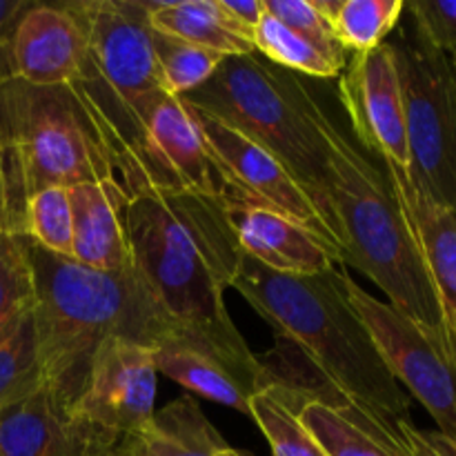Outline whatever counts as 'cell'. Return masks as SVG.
<instances>
[{"instance_id": "1", "label": "cell", "mask_w": 456, "mask_h": 456, "mask_svg": "<svg viewBox=\"0 0 456 456\" xmlns=\"http://www.w3.org/2000/svg\"><path fill=\"white\" fill-rule=\"evenodd\" d=\"M134 267L176 325L240 354L249 346L225 305L243 249L225 203L191 190L142 187L125 209Z\"/></svg>"}, {"instance_id": "2", "label": "cell", "mask_w": 456, "mask_h": 456, "mask_svg": "<svg viewBox=\"0 0 456 456\" xmlns=\"http://www.w3.org/2000/svg\"><path fill=\"white\" fill-rule=\"evenodd\" d=\"M34 272V328L43 383L65 410L87 386L92 363L111 338L159 347L174 330L145 281L101 272L22 239Z\"/></svg>"}, {"instance_id": "3", "label": "cell", "mask_w": 456, "mask_h": 456, "mask_svg": "<svg viewBox=\"0 0 456 456\" xmlns=\"http://www.w3.org/2000/svg\"><path fill=\"white\" fill-rule=\"evenodd\" d=\"M80 183L125 190L120 151L92 102L74 83L0 80V234L25 239L29 200Z\"/></svg>"}, {"instance_id": "4", "label": "cell", "mask_w": 456, "mask_h": 456, "mask_svg": "<svg viewBox=\"0 0 456 456\" xmlns=\"http://www.w3.org/2000/svg\"><path fill=\"white\" fill-rule=\"evenodd\" d=\"M232 288L346 399L386 421L408 419L403 392L359 312L347 301L341 270L316 276H288L243 256Z\"/></svg>"}, {"instance_id": "5", "label": "cell", "mask_w": 456, "mask_h": 456, "mask_svg": "<svg viewBox=\"0 0 456 456\" xmlns=\"http://www.w3.org/2000/svg\"><path fill=\"white\" fill-rule=\"evenodd\" d=\"M328 203L343 263L379 285L395 310L456 343L452 323L386 169L338 127L332 138Z\"/></svg>"}, {"instance_id": "6", "label": "cell", "mask_w": 456, "mask_h": 456, "mask_svg": "<svg viewBox=\"0 0 456 456\" xmlns=\"http://www.w3.org/2000/svg\"><path fill=\"white\" fill-rule=\"evenodd\" d=\"M181 98L270 151L337 234L328 203L337 125L298 74L272 65L256 52L227 56L208 83Z\"/></svg>"}, {"instance_id": "7", "label": "cell", "mask_w": 456, "mask_h": 456, "mask_svg": "<svg viewBox=\"0 0 456 456\" xmlns=\"http://www.w3.org/2000/svg\"><path fill=\"white\" fill-rule=\"evenodd\" d=\"M85 38L76 87L110 129L125 167V191L134 156L154 107L169 96L160 83L145 0H67Z\"/></svg>"}, {"instance_id": "8", "label": "cell", "mask_w": 456, "mask_h": 456, "mask_svg": "<svg viewBox=\"0 0 456 456\" xmlns=\"http://www.w3.org/2000/svg\"><path fill=\"white\" fill-rule=\"evenodd\" d=\"M392 47L403 89L410 174L430 199L456 212V69L452 58L428 43L412 22L401 29Z\"/></svg>"}, {"instance_id": "9", "label": "cell", "mask_w": 456, "mask_h": 456, "mask_svg": "<svg viewBox=\"0 0 456 456\" xmlns=\"http://www.w3.org/2000/svg\"><path fill=\"white\" fill-rule=\"evenodd\" d=\"M341 285L392 377L428 410L439 432L456 439V343L374 298L343 270Z\"/></svg>"}, {"instance_id": "10", "label": "cell", "mask_w": 456, "mask_h": 456, "mask_svg": "<svg viewBox=\"0 0 456 456\" xmlns=\"http://www.w3.org/2000/svg\"><path fill=\"white\" fill-rule=\"evenodd\" d=\"M187 105V102H185ZM190 107L196 125L212 154L216 172L223 181V203H249L288 216L319 236L325 245L341 256L338 236L330 223L321 216L319 208L305 190L294 181L292 174L261 145L249 141L230 125L214 116Z\"/></svg>"}, {"instance_id": "11", "label": "cell", "mask_w": 456, "mask_h": 456, "mask_svg": "<svg viewBox=\"0 0 456 456\" xmlns=\"http://www.w3.org/2000/svg\"><path fill=\"white\" fill-rule=\"evenodd\" d=\"M156 390L159 368L154 347L111 338L94 359L85 392L69 414L114 452L123 436L142 430L154 419Z\"/></svg>"}, {"instance_id": "12", "label": "cell", "mask_w": 456, "mask_h": 456, "mask_svg": "<svg viewBox=\"0 0 456 456\" xmlns=\"http://www.w3.org/2000/svg\"><path fill=\"white\" fill-rule=\"evenodd\" d=\"M338 98L350 116L361 150L374 154L381 163L410 169L403 89L390 40L347 61Z\"/></svg>"}, {"instance_id": "13", "label": "cell", "mask_w": 456, "mask_h": 456, "mask_svg": "<svg viewBox=\"0 0 456 456\" xmlns=\"http://www.w3.org/2000/svg\"><path fill=\"white\" fill-rule=\"evenodd\" d=\"M142 187L191 190L223 199V181L190 107L165 96L147 118L134 156L127 196Z\"/></svg>"}, {"instance_id": "14", "label": "cell", "mask_w": 456, "mask_h": 456, "mask_svg": "<svg viewBox=\"0 0 456 456\" xmlns=\"http://www.w3.org/2000/svg\"><path fill=\"white\" fill-rule=\"evenodd\" d=\"M156 368L185 390L243 414L267 386L265 365L254 352L240 354L181 325L156 347Z\"/></svg>"}, {"instance_id": "15", "label": "cell", "mask_w": 456, "mask_h": 456, "mask_svg": "<svg viewBox=\"0 0 456 456\" xmlns=\"http://www.w3.org/2000/svg\"><path fill=\"white\" fill-rule=\"evenodd\" d=\"M243 254L265 270L316 276L334 270L341 256L297 221L249 203H225Z\"/></svg>"}, {"instance_id": "16", "label": "cell", "mask_w": 456, "mask_h": 456, "mask_svg": "<svg viewBox=\"0 0 456 456\" xmlns=\"http://www.w3.org/2000/svg\"><path fill=\"white\" fill-rule=\"evenodd\" d=\"M13 74L31 85L76 83L85 61V38L67 3H40L18 22Z\"/></svg>"}, {"instance_id": "17", "label": "cell", "mask_w": 456, "mask_h": 456, "mask_svg": "<svg viewBox=\"0 0 456 456\" xmlns=\"http://www.w3.org/2000/svg\"><path fill=\"white\" fill-rule=\"evenodd\" d=\"M3 456H110L47 387L0 410Z\"/></svg>"}, {"instance_id": "18", "label": "cell", "mask_w": 456, "mask_h": 456, "mask_svg": "<svg viewBox=\"0 0 456 456\" xmlns=\"http://www.w3.org/2000/svg\"><path fill=\"white\" fill-rule=\"evenodd\" d=\"M69 200L74 216L71 258L101 272L136 270L125 223L129 196L123 185L80 183L69 187Z\"/></svg>"}, {"instance_id": "19", "label": "cell", "mask_w": 456, "mask_h": 456, "mask_svg": "<svg viewBox=\"0 0 456 456\" xmlns=\"http://www.w3.org/2000/svg\"><path fill=\"white\" fill-rule=\"evenodd\" d=\"M412 225L423 261L456 332V212L436 203L417 185L410 169L381 163Z\"/></svg>"}, {"instance_id": "20", "label": "cell", "mask_w": 456, "mask_h": 456, "mask_svg": "<svg viewBox=\"0 0 456 456\" xmlns=\"http://www.w3.org/2000/svg\"><path fill=\"white\" fill-rule=\"evenodd\" d=\"M230 448L191 395L154 414L142 430L123 436L111 456H221Z\"/></svg>"}, {"instance_id": "21", "label": "cell", "mask_w": 456, "mask_h": 456, "mask_svg": "<svg viewBox=\"0 0 456 456\" xmlns=\"http://www.w3.org/2000/svg\"><path fill=\"white\" fill-rule=\"evenodd\" d=\"M151 29L223 56L254 53L252 40L230 25L218 0H145Z\"/></svg>"}, {"instance_id": "22", "label": "cell", "mask_w": 456, "mask_h": 456, "mask_svg": "<svg viewBox=\"0 0 456 456\" xmlns=\"http://www.w3.org/2000/svg\"><path fill=\"white\" fill-rule=\"evenodd\" d=\"M403 12V0H337L330 22L347 53H363L386 43Z\"/></svg>"}, {"instance_id": "23", "label": "cell", "mask_w": 456, "mask_h": 456, "mask_svg": "<svg viewBox=\"0 0 456 456\" xmlns=\"http://www.w3.org/2000/svg\"><path fill=\"white\" fill-rule=\"evenodd\" d=\"M252 45L258 56L292 74H305L314 78H334L343 74L341 67L334 65L314 45L307 43L297 31L288 29L283 22L272 18L267 12L263 13L261 22L254 29Z\"/></svg>"}, {"instance_id": "24", "label": "cell", "mask_w": 456, "mask_h": 456, "mask_svg": "<svg viewBox=\"0 0 456 456\" xmlns=\"http://www.w3.org/2000/svg\"><path fill=\"white\" fill-rule=\"evenodd\" d=\"M160 83L169 96H185L208 83L227 56L151 29Z\"/></svg>"}, {"instance_id": "25", "label": "cell", "mask_w": 456, "mask_h": 456, "mask_svg": "<svg viewBox=\"0 0 456 456\" xmlns=\"http://www.w3.org/2000/svg\"><path fill=\"white\" fill-rule=\"evenodd\" d=\"M249 417L261 428L272 456H328L301 423L297 405L272 387L254 396Z\"/></svg>"}, {"instance_id": "26", "label": "cell", "mask_w": 456, "mask_h": 456, "mask_svg": "<svg viewBox=\"0 0 456 456\" xmlns=\"http://www.w3.org/2000/svg\"><path fill=\"white\" fill-rule=\"evenodd\" d=\"M43 386L31 310V314L0 338V410L34 395Z\"/></svg>"}, {"instance_id": "27", "label": "cell", "mask_w": 456, "mask_h": 456, "mask_svg": "<svg viewBox=\"0 0 456 456\" xmlns=\"http://www.w3.org/2000/svg\"><path fill=\"white\" fill-rule=\"evenodd\" d=\"M298 419L328 456H386L377 441L354 421L319 401L297 405Z\"/></svg>"}, {"instance_id": "28", "label": "cell", "mask_w": 456, "mask_h": 456, "mask_svg": "<svg viewBox=\"0 0 456 456\" xmlns=\"http://www.w3.org/2000/svg\"><path fill=\"white\" fill-rule=\"evenodd\" d=\"M25 239L58 256H69L74 248V216L69 187H49L27 205Z\"/></svg>"}, {"instance_id": "29", "label": "cell", "mask_w": 456, "mask_h": 456, "mask_svg": "<svg viewBox=\"0 0 456 456\" xmlns=\"http://www.w3.org/2000/svg\"><path fill=\"white\" fill-rule=\"evenodd\" d=\"M34 272L22 239L0 252V338L34 310Z\"/></svg>"}, {"instance_id": "30", "label": "cell", "mask_w": 456, "mask_h": 456, "mask_svg": "<svg viewBox=\"0 0 456 456\" xmlns=\"http://www.w3.org/2000/svg\"><path fill=\"white\" fill-rule=\"evenodd\" d=\"M263 3H265V12L272 18L283 22L288 29L297 31L307 43L314 45L321 53H325L334 65L346 69L347 52L334 38L332 22L321 12L316 0H263Z\"/></svg>"}, {"instance_id": "31", "label": "cell", "mask_w": 456, "mask_h": 456, "mask_svg": "<svg viewBox=\"0 0 456 456\" xmlns=\"http://www.w3.org/2000/svg\"><path fill=\"white\" fill-rule=\"evenodd\" d=\"M410 22L444 53H456V0H410Z\"/></svg>"}, {"instance_id": "32", "label": "cell", "mask_w": 456, "mask_h": 456, "mask_svg": "<svg viewBox=\"0 0 456 456\" xmlns=\"http://www.w3.org/2000/svg\"><path fill=\"white\" fill-rule=\"evenodd\" d=\"M330 403H332L330 408L338 410V412L346 414L350 421H354L356 426L363 428V430L377 441V445L386 452V456H408L403 441H401L399 430H396V421H399V419H396V421H386V419L377 417V414L354 405L343 395H337Z\"/></svg>"}, {"instance_id": "33", "label": "cell", "mask_w": 456, "mask_h": 456, "mask_svg": "<svg viewBox=\"0 0 456 456\" xmlns=\"http://www.w3.org/2000/svg\"><path fill=\"white\" fill-rule=\"evenodd\" d=\"M408 456H456V439L439 430H421L408 419L396 421Z\"/></svg>"}, {"instance_id": "34", "label": "cell", "mask_w": 456, "mask_h": 456, "mask_svg": "<svg viewBox=\"0 0 456 456\" xmlns=\"http://www.w3.org/2000/svg\"><path fill=\"white\" fill-rule=\"evenodd\" d=\"M36 0H0V80L13 74V36L18 22L34 7Z\"/></svg>"}, {"instance_id": "35", "label": "cell", "mask_w": 456, "mask_h": 456, "mask_svg": "<svg viewBox=\"0 0 456 456\" xmlns=\"http://www.w3.org/2000/svg\"><path fill=\"white\" fill-rule=\"evenodd\" d=\"M218 4L230 25L245 38L252 40L254 29L265 13V3L263 0H218Z\"/></svg>"}, {"instance_id": "36", "label": "cell", "mask_w": 456, "mask_h": 456, "mask_svg": "<svg viewBox=\"0 0 456 456\" xmlns=\"http://www.w3.org/2000/svg\"><path fill=\"white\" fill-rule=\"evenodd\" d=\"M221 456H252V454L243 452V450H236V448H232V445H230V448H227L225 452H223Z\"/></svg>"}, {"instance_id": "37", "label": "cell", "mask_w": 456, "mask_h": 456, "mask_svg": "<svg viewBox=\"0 0 456 456\" xmlns=\"http://www.w3.org/2000/svg\"><path fill=\"white\" fill-rule=\"evenodd\" d=\"M12 240H13V239H7V236L0 234V252H4V249L9 248V245H12Z\"/></svg>"}, {"instance_id": "38", "label": "cell", "mask_w": 456, "mask_h": 456, "mask_svg": "<svg viewBox=\"0 0 456 456\" xmlns=\"http://www.w3.org/2000/svg\"><path fill=\"white\" fill-rule=\"evenodd\" d=\"M452 65H454V69H456V53L452 56Z\"/></svg>"}, {"instance_id": "39", "label": "cell", "mask_w": 456, "mask_h": 456, "mask_svg": "<svg viewBox=\"0 0 456 456\" xmlns=\"http://www.w3.org/2000/svg\"><path fill=\"white\" fill-rule=\"evenodd\" d=\"M0 456H3V452H0Z\"/></svg>"}, {"instance_id": "40", "label": "cell", "mask_w": 456, "mask_h": 456, "mask_svg": "<svg viewBox=\"0 0 456 456\" xmlns=\"http://www.w3.org/2000/svg\"><path fill=\"white\" fill-rule=\"evenodd\" d=\"M110 456H111V454H110Z\"/></svg>"}]
</instances>
